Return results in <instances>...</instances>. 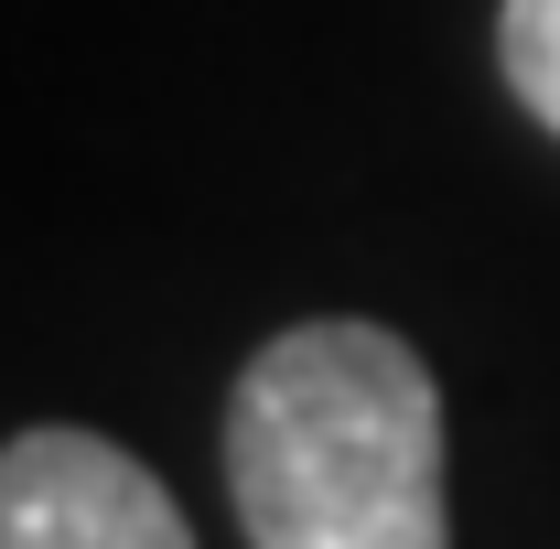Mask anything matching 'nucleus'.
I'll use <instances>...</instances> for the list:
<instances>
[{
    "mask_svg": "<svg viewBox=\"0 0 560 549\" xmlns=\"http://www.w3.org/2000/svg\"><path fill=\"white\" fill-rule=\"evenodd\" d=\"M0 549H195L162 475L97 431L0 442Z\"/></svg>",
    "mask_w": 560,
    "mask_h": 549,
    "instance_id": "nucleus-2",
    "label": "nucleus"
},
{
    "mask_svg": "<svg viewBox=\"0 0 560 549\" xmlns=\"http://www.w3.org/2000/svg\"><path fill=\"white\" fill-rule=\"evenodd\" d=\"M495 66L517 86V108L560 140V0H506L495 11Z\"/></svg>",
    "mask_w": 560,
    "mask_h": 549,
    "instance_id": "nucleus-3",
    "label": "nucleus"
},
{
    "mask_svg": "<svg viewBox=\"0 0 560 549\" xmlns=\"http://www.w3.org/2000/svg\"><path fill=\"white\" fill-rule=\"evenodd\" d=\"M248 549H453L442 388L388 324H291L226 399Z\"/></svg>",
    "mask_w": 560,
    "mask_h": 549,
    "instance_id": "nucleus-1",
    "label": "nucleus"
}]
</instances>
